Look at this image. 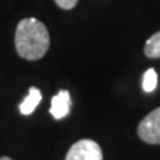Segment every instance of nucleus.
<instances>
[{"mask_svg":"<svg viewBox=\"0 0 160 160\" xmlns=\"http://www.w3.org/2000/svg\"><path fill=\"white\" fill-rule=\"evenodd\" d=\"M51 37L43 22L36 18H24L19 21L15 31V48L19 57L28 61H36L45 57L49 49Z\"/></svg>","mask_w":160,"mask_h":160,"instance_id":"1","label":"nucleus"},{"mask_svg":"<svg viewBox=\"0 0 160 160\" xmlns=\"http://www.w3.org/2000/svg\"><path fill=\"white\" fill-rule=\"evenodd\" d=\"M65 160H102V150L92 139H80L71 145Z\"/></svg>","mask_w":160,"mask_h":160,"instance_id":"2","label":"nucleus"},{"mask_svg":"<svg viewBox=\"0 0 160 160\" xmlns=\"http://www.w3.org/2000/svg\"><path fill=\"white\" fill-rule=\"evenodd\" d=\"M138 135L147 144H160V108L144 117L138 126Z\"/></svg>","mask_w":160,"mask_h":160,"instance_id":"3","label":"nucleus"},{"mask_svg":"<svg viewBox=\"0 0 160 160\" xmlns=\"http://www.w3.org/2000/svg\"><path fill=\"white\" fill-rule=\"evenodd\" d=\"M70 108H71V98L67 91H59L52 98L51 114L53 116V119H64L65 116H68Z\"/></svg>","mask_w":160,"mask_h":160,"instance_id":"4","label":"nucleus"},{"mask_svg":"<svg viewBox=\"0 0 160 160\" xmlns=\"http://www.w3.org/2000/svg\"><path fill=\"white\" fill-rule=\"evenodd\" d=\"M40 101H42V92H40L37 88H30L28 95L24 98V101L21 102V105H19L21 114H24V116L31 114L36 110V107L40 104Z\"/></svg>","mask_w":160,"mask_h":160,"instance_id":"5","label":"nucleus"},{"mask_svg":"<svg viewBox=\"0 0 160 160\" xmlns=\"http://www.w3.org/2000/svg\"><path fill=\"white\" fill-rule=\"evenodd\" d=\"M144 52L148 58H160V31L147 40Z\"/></svg>","mask_w":160,"mask_h":160,"instance_id":"6","label":"nucleus"},{"mask_svg":"<svg viewBox=\"0 0 160 160\" xmlns=\"http://www.w3.org/2000/svg\"><path fill=\"white\" fill-rule=\"evenodd\" d=\"M157 86V73L156 70L153 68H148L145 73H144V77H142V89L147 93L148 92H153Z\"/></svg>","mask_w":160,"mask_h":160,"instance_id":"7","label":"nucleus"},{"mask_svg":"<svg viewBox=\"0 0 160 160\" xmlns=\"http://www.w3.org/2000/svg\"><path fill=\"white\" fill-rule=\"evenodd\" d=\"M77 2H79V0H55V3H57L61 9H65V11L73 9V8L77 5Z\"/></svg>","mask_w":160,"mask_h":160,"instance_id":"8","label":"nucleus"},{"mask_svg":"<svg viewBox=\"0 0 160 160\" xmlns=\"http://www.w3.org/2000/svg\"><path fill=\"white\" fill-rule=\"evenodd\" d=\"M0 160H12L11 157H0Z\"/></svg>","mask_w":160,"mask_h":160,"instance_id":"9","label":"nucleus"}]
</instances>
